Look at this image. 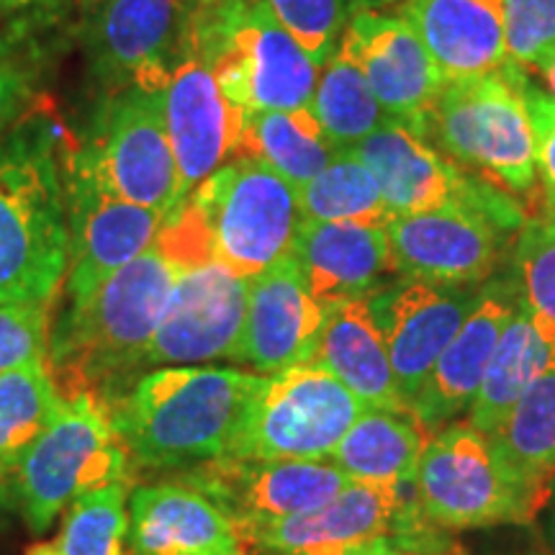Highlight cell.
I'll use <instances>...</instances> for the list:
<instances>
[{
	"mask_svg": "<svg viewBox=\"0 0 555 555\" xmlns=\"http://www.w3.org/2000/svg\"><path fill=\"white\" fill-rule=\"evenodd\" d=\"M266 380L232 367H163L139 378L108 414L139 466L189 468L227 453Z\"/></svg>",
	"mask_w": 555,
	"mask_h": 555,
	"instance_id": "6da1fadb",
	"label": "cell"
},
{
	"mask_svg": "<svg viewBox=\"0 0 555 555\" xmlns=\"http://www.w3.org/2000/svg\"><path fill=\"white\" fill-rule=\"evenodd\" d=\"M178 273L155 242L111 275L86 307L67 311L52 343L50 371L52 378L62 376V399L86 393L106 409L114 404L121 380L144 367Z\"/></svg>",
	"mask_w": 555,
	"mask_h": 555,
	"instance_id": "7a4b0ae2",
	"label": "cell"
},
{
	"mask_svg": "<svg viewBox=\"0 0 555 555\" xmlns=\"http://www.w3.org/2000/svg\"><path fill=\"white\" fill-rule=\"evenodd\" d=\"M69 266L67 191L54 134L26 127L0 142V301L50 304Z\"/></svg>",
	"mask_w": 555,
	"mask_h": 555,
	"instance_id": "3957f363",
	"label": "cell"
},
{
	"mask_svg": "<svg viewBox=\"0 0 555 555\" xmlns=\"http://www.w3.org/2000/svg\"><path fill=\"white\" fill-rule=\"evenodd\" d=\"M185 44L245 114L311 106L319 67L258 0L198 3Z\"/></svg>",
	"mask_w": 555,
	"mask_h": 555,
	"instance_id": "277c9868",
	"label": "cell"
},
{
	"mask_svg": "<svg viewBox=\"0 0 555 555\" xmlns=\"http://www.w3.org/2000/svg\"><path fill=\"white\" fill-rule=\"evenodd\" d=\"M196 219L211 260L242 278L294 255L304 224L298 189L253 157H232L180 204Z\"/></svg>",
	"mask_w": 555,
	"mask_h": 555,
	"instance_id": "5b68a950",
	"label": "cell"
},
{
	"mask_svg": "<svg viewBox=\"0 0 555 555\" xmlns=\"http://www.w3.org/2000/svg\"><path fill=\"white\" fill-rule=\"evenodd\" d=\"M127 463L129 450L106 406L86 393L62 399L13 474L21 515L34 532H44L78 496L127 481Z\"/></svg>",
	"mask_w": 555,
	"mask_h": 555,
	"instance_id": "8992f818",
	"label": "cell"
},
{
	"mask_svg": "<svg viewBox=\"0 0 555 555\" xmlns=\"http://www.w3.org/2000/svg\"><path fill=\"white\" fill-rule=\"evenodd\" d=\"M463 165H476L509 191L535 183V131L512 62L499 73L448 80L429 111L425 139Z\"/></svg>",
	"mask_w": 555,
	"mask_h": 555,
	"instance_id": "52a82bcc",
	"label": "cell"
},
{
	"mask_svg": "<svg viewBox=\"0 0 555 555\" xmlns=\"http://www.w3.org/2000/svg\"><path fill=\"white\" fill-rule=\"evenodd\" d=\"M365 404L317 363L268 376L224 455L249 461H330Z\"/></svg>",
	"mask_w": 555,
	"mask_h": 555,
	"instance_id": "ba28073f",
	"label": "cell"
},
{
	"mask_svg": "<svg viewBox=\"0 0 555 555\" xmlns=\"http://www.w3.org/2000/svg\"><path fill=\"white\" fill-rule=\"evenodd\" d=\"M414 494L416 517L446 530L527 522L538 515L496 455L491 437L470 422H450L429 437Z\"/></svg>",
	"mask_w": 555,
	"mask_h": 555,
	"instance_id": "9c48e42d",
	"label": "cell"
},
{
	"mask_svg": "<svg viewBox=\"0 0 555 555\" xmlns=\"http://www.w3.org/2000/svg\"><path fill=\"white\" fill-rule=\"evenodd\" d=\"M165 82L124 86L78 157L116 196L168 217L183 204V191L165 124Z\"/></svg>",
	"mask_w": 555,
	"mask_h": 555,
	"instance_id": "30bf717a",
	"label": "cell"
},
{
	"mask_svg": "<svg viewBox=\"0 0 555 555\" xmlns=\"http://www.w3.org/2000/svg\"><path fill=\"white\" fill-rule=\"evenodd\" d=\"M350 152L376 176L393 219L442 208H470L489 217L504 232L525 224L522 208L512 196L486 180L470 178L429 147L425 137L397 121L384 124Z\"/></svg>",
	"mask_w": 555,
	"mask_h": 555,
	"instance_id": "8fae6325",
	"label": "cell"
},
{
	"mask_svg": "<svg viewBox=\"0 0 555 555\" xmlns=\"http://www.w3.org/2000/svg\"><path fill=\"white\" fill-rule=\"evenodd\" d=\"M67 311H78L111 275L155 245L165 214L116 196L78 155L67 176Z\"/></svg>",
	"mask_w": 555,
	"mask_h": 555,
	"instance_id": "7c38bea8",
	"label": "cell"
},
{
	"mask_svg": "<svg viewBox=\"0 0 555 555\" xmlns=\"http://www.w3.org/2000/svg\"><path fill=\"white\" fill-rule=\"evenodd\" d=\"M180 481L211 499L234 527L317 509L352 483L330 461H249L234 455L189 466Z\"/></svg>",
	"mask_w": 555,
	"mask_h": 555,
	"instance_id": "4fadbf2b",
	"label": "cell"
},
{
	"mask_svg": "<svg viewBox=\"0 0 555 555\" xmlns=\"http://www.w3.org/2000/svg\"><path fill=\"white\" fill-rule=\"evenodd\" d=\"M247 298L249 278L232 273L217 260L180 270L144 367L232 358L245 327Z\"/></svg>",
	"mask_w": 555,
	"mask_h": 555,
	"instance_id": "5bb4252c",
	"label": "cell"
},
{
	"mask_svg": "<svg viewBox=\"0 0 555 555\" xmlns=\"http://www.w3.org/2000/svg\"><path fill=\"white\" fill-rule=\"evenodd\" d=\"M343 44L363 69L388 119L425 137L429 111L446 78L412 26L384 11H358L347 24Z\"/></svg>",
	"mask_w": 555,
	"mask_h": 555,
	"instance_id": "9a60e30c",
	"label": "cell"
},
{
	"mask_svg": "<svg viewBox=\"0 0 555 555\" xmlns=\"http://www.w3.org/2000/svg\"><path fill=\"white\" fill-rule=\"evenodd\" d=\"M245 116L227 99L211 67L185 44L165 82V124L183 201L234 157Z\"/></svg>",
	"mask_w": 555,
	"mask_h": 555,
	"instance_id": "2e32d148",
	"label": "cell"
},
{
	"mask_svg": "<svg viewBox=\"0 0 555 555\" xmlns=\"http://www.w3.org/2000/svg\"><path fill=\"white\" fill-rule=\"evenodd\" d=\"M191 0H99L88 26L90 57L101 78L131 86L165 82L189 41Z\"/></svg>",
	"mask_w": 555,
	"mask_h": 555,
	"instance_id": "e0dca14e",
	"label": "cell"
},
{
	"mask_svg": "<svg viewBox=\"0 0 555 555\" xmlns=\"http://www.w3.org/2000/svg\"><path fill=\"white\" fill-rule=\"evenodd\" d=\"M386 232L393 273L440 286H470L489 278L509 234L470 208L397 217Z\"/></svg>",
	"mask_w": 555,
	"mask_h": 555,
	"instance_id": "ac0fdd59",
	"label": "cell"
},
{
	"mask_svg": "<svg viewBox=\"0 0 555 555\" xmlns=\"http://www.w3.org/2000/svg\"><path fill=\"white\" fill-rule=\"evenodd\" d=\"M476 298V291L425 281H404L384 296L371 298L399 393L409 409L435 363L463 327Z\"/></svg>",
	"mask_w": 555,
	"mask_h": 555,
	"instance_id": "d6986e66",
	"label": "cell"
},
{
	"mask_svg": "<svg viewBox=\"0 0 555 555\" xmlns=\"http://www.w3.org/2000/svg\"><path fill=\"white\" fill-rule=\"evenodd\" d=\"M409 515L401 486L352 481L317 509L237 527V532L245 551L255 547L273 555H301L363 540L393 538L391 532L404 535Z\"/></svg>",
	"mask_w": 555,
	"mask_h": 555,
	"instance_id": "ffe728a7",
	"label": "cell"
},
{
	"mask_svg": "<svg viewBox=\"0 0 555 555\" xmlns=\"http://www.w3.org/2000/svg\"><path fill=\"white\" fill-rule=\"evenodd\" d=\"M324 324V307L311 296L294 255L249 278L245 327L232 360L270 376L311 363Z\"/></svg>",
	"mask_w": 555,
	"mask_h": 555,
	"instance_id": "44dd1931",
	"label": "cell"
},
{
	"mask_svg": "<svg viewBox=\"0 0 555 555\" xmlns=\"http://www.w3.org/2000/svg\"><path fill=\"white\" fill-rule=\"evenodd\" d=\"M129 545L134 555H247L232 519L183 481L131 491Z\"/></svg>",
	"mask_w": 555,
	"mask_h": 555,
	"instance_id": "7402d4cb",
	"label": "cell"
},
{
	"mask_svg": "<svg viewBox=\"0 0 555 555\" xmlns=\"http://www.w3.org/2000/svg\"><path fill=\"white\" fill-rule=\"evenodd\" d=\"M519 309L517 288L491 286L478 294L474 309L457 330L412 401V412L427 433H437L470 406L494 347Z\"/></svg>",
	"mask_w": 555,
	"mask_h": 555,
	"instance_id": "603a6c76",
	"label": "cell"
},
{
	"mask_svg": "<svg viewBox=\"0 0 555 555\" xmlns=\"http://www.w3.org/2000/svg\"><path fill=\"white\" fill-rule=\"evenodd\" d=\"M448 80L499 73L506 62L504 0H393Z\"/></svg>",
	"mask_w": 555,
	"mask_h": 555,
	"instance_id": "cb8c5ba5",
	"label": "cell"
},
{
	"mask_svg": "<svg viewBox=\"0 0 555 555\" xmlns=\"http://www.w3.org/2000/svg\"><path fill=\"white\" fill-rule=\"evenodd\" d=\"M294 258L322 307L345 298H367L380 278L393 273L386 227L304 221Z\"/></svg>",
	"mask_w": 555,
	"mask_h": 555,
	"instance_id": "d4e9b609",
	"label": "cell"
},
{
	"mask_svg": "<svg viewBox=\"0 0 555 555\" xmlns=\"http://www.w3.org/2000/svg\"><path fill=\"white\" fill-rule=\"evenodd\" d=\"M311 363L343 380L365 409L412 412L399 393L371 298H345L324 307L322 335Z\"/></svg>",
	"mask_w": 555,
	"mask_h": 555,
	"instance_id": "484cf974",
	"label": "cell"
},
{
	"mask_svg": "<svg viewBox=\"0 0 555 555\" xmlns=\"http://www.w3.org/2000/svg\"><path fill=\"white\" fill-rule=\"evenodd\" d=\"M427 435L414 412L365 409L339 440L330 463L356 483H388L404 489L414 483Z\"/></svg>",
	"mask_w": 555,
	"mask_h": 555,
	"instance_id": "4316f807",
	"label": "cell"
},
{
	"mask_svg": "<svg viewBox=\"0 0 555 555\" xmlns=\"http://www.w3.org/2000/svg\"><path fill=\"white\" fill-rule=\"evenodd\" d=\"M496 455L540 512L555 483V356L491 435Z\"/></svg>",
	"mask_w": 555,
	"mask_h": 555,
	"instance_id": "83f0119b",
	"label": "cell"
},
{
	"mask_svg": "<svg viewBox=\"0 0 555 555\" xmlns=\"http://www.w3.org/2000/svg\"><path fill=\"white\" fill-rule=\"evenodd\" d=\"M339 150L324 134L311 106L247 114L234 157H253L268 165L291 185L301 189L335 159Z\"/></svg>",
	"mask_w": 555,
	"mask_h": 555,
	"instance_id": "f1b7e54d",
	"label": "cell"
},
{
	"mask_svg": "<svg viewBox=\"0 0 555 555\" xmlns=\"http://www.w3.org/2000/svg\"><path fill=\"white\" fill-rule=\"evenodd\" d=\"M551 360V350L532 327L530 317L519 304L517 314L499 337L474 401L468 406V420L478 433L494 435L522 393L530 388Z\"/></svg>",
	"mask_w": 555,
	"mask_h": 555,
	"instance_id": "f546056e",
	"label": "cell"
},
{
	"mask_svg": "<svg viewBox=\"0 0 555 555\" xmlns=\"http://www.w3.org/2000/svg\"><path fill=\"white\" fill-rule=\"evenodd\" d=\"M311 111L322 124L324 134L339 150H352L391 119L367 86L363 69L350 50L339 41L337 52L319 69Z\"/></svg>",
	"mask_w": 555,
	"mask_h": 555,
	"instance_id": "4dcf8cb0",
	"label": "cell"
},
{
	"mask_svg": "<svg viewBox=\"0 0 555 555\" xmlns=\"http://www.w3.org/2000/svg\"><path fill=\"white\" fill-rule=\"evenodd\" d=\"M304 221H343V224L386 227L391 221L376 176L350 150L298 189Z\"/></svg>",
	"mask_w": 555,
	"mask_h": 555,
	"instance_id": "1f68e13d",
	"label": "cell"
},
{
	"mask_svg": "<svg viewBox=\"0 0 555 555\" xmlns=\"http://www.w3.org/2000/svg\"><path fill=\"white\" fill-rule=\"evenodd\" d=\"M60 404L44 360L0 373V470L16 474L21 457L50 427Z\"/></svg>",
	"mask_w": 555,
	"mask_h": 555,
	"instance_id": "d6a6232c",
	"label": "cell"
},
{
	"mask_svg": "<svg viewBox=\"0 0 555 555\" xmlns=\"http://www.w3.org/2000/svg\"><path fill=\"white\" fill-rule=\"evenodd\" d=\"M515 268L519 304L555 356V211L545 208L519 227Z\"/></svg>",
	"mask_w": 555,
	"mask_h": 555,
	"instance_id": "836d02e7",
	"label": "cell"
},
{
	"mask_svg": "<svg viewBox=\"0 0 555 555\" xmlns=\"http://www.w3.org/2000/svg\"><path fill=\"white\" fill-rule=\"evenodd\" d=\"M127 481L90 491L69 504L60 547L65 555H129Z\"/></svg>",
	"mask_w": 555,
	"mask_h": 555,
	"instance_id": "e575fe53",
	"label": "cell"
},
{
	"mask_svg": "<svg viewBox=\"0 0 555 555\" xmlns=\"http://www.w3.org/2000/svg\"><path fill=\"white\" fill-rule=\"evenodd\" d=\"M322 69L350 24V0H258Z\"/></svg>",
	"mask_w": 555,
	"mask_h": 555,
	"instance_id": "d590c367",
	"label": "cell"
},
{
	"mask_svg": "<svg viewBox=\"0 0 555 555\" xmlns=\"http://www.w3.org/2000/svg\"><path fill=\"white\" fill-rule=\"evenodd\" d=\"M504 34L509 62L543 73L555 60V0H504Z\"/></svg>",
	"mask_w": 555,
	"mask_h": 555,
	"instance_id": "8d00e7d4",
	"label": "cell"
},
{
	"mask_svg": "<svg viewBox=\"0 0 555 555\" xmlns=\"http://www.w3.org/2000/svg\"><path fill=\"white\" fill-rule=\"evenodd\" d=\"M50 304L0 301V373L41 363L50 350Z\"/></svg>",
	"mask_w": 555,
	"mask_h": 555,
	"instance_id": "74e56055",
	"label": "cell"
},
{
	"mask_svg": "<svg viewBox=\"0 0 555 555\" xmlns=\"http://www.w3.org/2000/svg\"><path fill=\"white\" fill-rule=\"evenodd\" d=\"M41 80L39 52L18 34L0 37V134L37 99Z\"/></svg>",
	"mask_w": 555,
	"mask_h": 555,
	"instance_id": "f35d334b",
	"label": "cell"
},
{
	"mask_svg": "<svg viewBox=\"0 0 555 555\" xmlns=\"http://www.w3.org/2000/svg\"><path fill=\"white\" fill-rule=\"evenodd\" d=\"M512 67H515V78L532 131H535V168L540 183H543L545 208L555 211V99L547 90L532 86L527 69L515 65V62H512Z\"/></svg>",
	"mask_w": 555,
	"mask_h": 555,
	"instance_id": "ab89813d",
	"label": "cell"
},
{
	"mask_svg": "<svg viewBox=\"0 0 555 555\" xmlns=\"http://www.w3.org/2000/svg\"><path fill=\"white\" fill-rule=\"evenodd\" d=\"M393 551H397V540L376 538V540H363V543L324 547V551H311V553H301V555H391Z\"/></svg>",
	"mask_w": 555,
	"mask_h": 555,
	"instance_id": "60d3db41",
	"label": "cell"
},
{
	"mask_svg": "<svg viewBox=\"0 0 555 555\" xmlns=\"http://www.w3.org/2000/svg\"><path fill=\"white\" fill-rule=\"evenodd\" d=\"M16 502V489H13V476L0 470V517L11 509Z\"/></svg>",
	"mask_w": 555,
	"mask_h": 555,
	"instance_id": "b9f144b4",
	"label": "cell"
},
{
	"mask_svg": "<svg viewBox=\"0 0 555 555\" xmlns=\"http://www.w3.org/2000/svg\"><path fill=\"white\" fill-rule=\"evenodd\" d=\"M391 555H466V551H461V547H455V545H448V547H442V551H433V547H429V551H422V547H399L397 545V551H393Z\"/></svg>",
	"mask_w": 555,
	"mask_h": 555,
	"instance_id": "7bdbcfd3",
	"label": "cell"
},
{
	"mask_svg": "<svg viewBox=\"0 0 555 555\" xmlns=\"http://www.w3.org/2000/svg\"><path fill=\"white\" fill-rule=\"evenodd\" d=\"M352 3V11H378V9H386V5H391L393 0H350Z\"/></svg>",
	"mask_w": 555,
	"mask_h": 555,
	"instance_id": "ee69618b",
	"label": "cell"
},
{
	"mask_svg": "<svg viewBox=\"0 0 555 555\" xmlns=\"http://www.w3.org/2000/svg\"><path fill=\"white\" fill-rule=\"evenodd\" d=\"M26 555H65L60 543H34Z\"/></svg>",
	"mask_w": 555,
	"mask_h": 555,
	"instance_id": "f6af8a7d",
	"label": "cell"
},
{
	"mask_svg": "<svg viewBox=\"0 0 555 555\" xmlns=\"http://www.w3.org/2000/svg\"><path fill=\"white\" fill-rule=\"evenodd\" d=\"M543 78H545V90L555 99V60L543 69Z\"/></svg>",
	"mask_w": 555,
	"mask_h": 555,
	"instance_id": "bcb514c9",
	"label": "cell"
},
{
	"mask_svg": "<svg viewBox=\"0 0 555 555\" xmlns=\"http://www.w3.org/2000/svg\"><path fill=\"white\" fill-rule=\"evenodd\" d=\"M41 3V0H3L5 11H16V9H26V5Z\"/></svg>",
	"mask_w": 555,
	"mask_h": 555,
	"instance_id": "7dc6e473",
	"label": "cell"
},
{
	"mask_svg": "<svg viewBox=\"0 0 555 555\" xmlns=\"http://www.w3.org/2000/svg\"><path fill=\"white\" fill-rule=\"evenodd\" d=\"M3 13H5V9H3V0H0V16H3Z\"/></svg>",
	"mask_w": 555,
	"mask_h": 555,
	"instance_id": "c3c4849f",
	"label": "cell"
},
{
	"mask_svg": "<svg viewBox=\"0 0 555 555\" xmlns=\"http://www.w3.org/2000/svg\"><path fill=\"white\" fill-rule=\"evenodd\" d=\"M191 3H196V5H198V3H204V0H191Z\"/></svg>",
	"mask_w": 555,
	"mask_h": 555,
	"instance_id": "681fc988",
	"label": "cell"
}]
</instances>
